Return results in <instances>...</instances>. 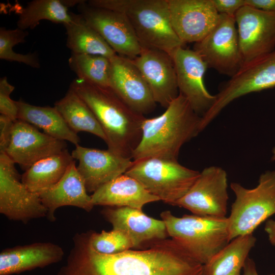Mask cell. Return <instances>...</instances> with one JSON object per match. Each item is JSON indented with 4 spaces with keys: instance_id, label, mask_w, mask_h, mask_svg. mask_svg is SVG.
Returning <instances> with one entry per match:
<instances>
[{
    "instance_id": "6da1fadb",
    "label": "cell",
    "mask_w": 275,
    "mask_h": 275,
    "mask_svg": "<svg viewBox=\"0 0 275 275\" xmlns=\"http://www.w3.org/2000/svg\"><path fill=\"white\" fill-rule=\"evenodd\" d=\"M57 275H204V265L173 239L153 240L141 250L106 255L91 245L88 231L77 233Z\"/></svg>"
},
{
    "instance_id": "7a4b0ae2",
    "label": "cell",
    "mask_w": 275,
    "mask_h": 275,
    "mask_svg": "<svg viewBox=\"0 0 275 275\" xmlns=\"http://www.w3.org/2000/svg\"><path fill=\"white\" fill-rule=\"evenodd\" d=\"M69 88L95 115L105 134L107 149L131 159L141 140L144 116L131 109L110 87L97 86L76 78Z\"/></svg>"
},
{
    "instance_id": "3957f363",
    "label": "cell",
    "mask_w": 275,
    "mask_h": 275,
    "mask_svg": "<svg viewBox=\"0 0 275 275\" xmlns=\"http://www.w3.org/2000/svg\"><path fill=\"white\" fill-rule=\"evenodd\" d=\"M201 121L202 117L179 94L161 115L145 118L133 160L151 157L178 160L182 146L201 132Z\"/></svg>"
},
{
    "instance_id": "277c9868",
    "label": "cell",
    "mask_w": 275,
    "mask_h": 275,
    "mask_svg": "<svg viewBox=\"0 0 275 275\" xmlns=\"http://www.w3.org/2000/svg\"><path fill=\"white\" fill-rule=\"evenodd\" d=\"M87 3L125 14L143 48L169 53L185 44L173 29L168 0H90Z\"/></svg>"
},
{
    "instance_id": "5b68a950",
    "label": "cell",
    "mask_w": 275,
    "mask_h": 275,
    "mask_svg": "<svg viewBox=\"0 0 275 275\" xmlns=\"http://www.w3.org/2000/svg\"><path fill=\"white\" fill-rule=\"evenodd\" d=\"M169 236L201 264L207 263L230 241L228 217L160 214Z\"/></svg>"
},
{
    "instance_id": "8992f818",
    "label": "cell",
    "mask_w": 275,
    "mask_h": 275,
    "mask_svg": "<svg viewBox=\"0 0 275 275\" xmlns=\"http://www.w3.org/2000/svg\"><path fill=\"white\" fill-rule=\"evenodd\" d=\"M230 186L235 196L228 217L231 241L239 236L252 234L275 214V170L262 173L254 188H245L238 182H231Z\"/></svg>"
},
{
    "instance_id": "52a82bcc",
    "label": "cell",
    "mask_w": 275,
    "mask_h": 275,
    "mask_svg": "<svg viewBox=\"0 0 275 275\" xmlns=\"http://www.w3.org/2000/svg\"><path fill=\"white\" fill-rule=\"evenodd\" d=\"M200 173L182 166L178 160L151 157L133 161L125 174L138 180L160 200L175 206L189 190Z\"/></svg>"
},
{
    "instance_id": "ba28073f",
    "label": "cell",
    "mask_w": 275,
    "mask_h": 275,
    "mask_svg": "<svg viewBox=\"0 0 275 275\" xmlns=\"http://www.w3.org/2000/svg\"><path fill=\"white\" fill-rule=\"evenodd\" d=\"M275 87V50L244 64L215 95V102L202 117V131L234 100Z\"/></svg>"
},
{
    "instance_id": "9c48e42d",
    "label": "cell",
    "mask_w": 275,
    "mask_h": 275,
    "mask_svg": "<svg viewBox=\"0 0 275 275\" xmlns=\"http://www.w3.org/2000/svg\"><path fill=\"white\" fill-rule=\"evenodd\" d=\"M235 17L219 14L215 27L194 50L202 58L208 68L233 76L243 65Z\"/></svg>"
},
{
    "instance_id": "30bf717a",
    "label": "cell",
    "mask_w": 275,
    "mask_h": 275,
    "mask_svg": "<svg viewBox=\"0 0 275 275\" xmlns=\"http://www.w3.org/2000/svg\"><path fill=\"white\" fill-rule=\"evenodd\" d=\"M15 163L0 153V212L10 220L27 223L47 216L38 193L20 181Z\"/></svg>"
},
{
    "instance_id": "8fae6325",
    "label": "cell",
    "mask_w": 275,
    "mask_h": 275,
    "mask_svg": "<svg viewBox=\"0 0 275 275\" xmlns=\"http://www.w3.org/2000/svg\"><path fill=\"white\" fill-rule=\"evenodd\" d=\"M77 6L79 14L117 54L132 60L141 53L143 48L125 14L91 6L85 1Z\"/></svg>"
},
{
    "instance_id": "7c38bea8",
    "label": "cell",
    "mask_w": 275,
    "mask_h": 275,
    "mask_svg": "<svg viewBox=\"0 0 275 275\" xmlns=\"http://www.w3.org/2000/svg\"><path fill=\"white\" fill-rule=\"evenodd\" d=\"M228 186L227 174L224 169L216 166L206 167L175 206L186 209L195 215L226 216Z\"/></svg>"
},
{
    "instance_id": "4fadbf2b",
    "label": "cell",
    "mask_w": 275,
    "mask_h": 275,
    "mask_svg": "<svg viewBox=\"0 0 275 275\" xmlns=\"http://www.w3.org/2000/svg\"><path fill=\"white\" fill-rule=\"evenodd\" d=\"M235 19L243 64L274 51L275 13L245 5Z\"/></svg>"
},
{
    "instance_id": "5bb4252c",
    "label": "cell",
    "mask_w": 275,
    "mask_h": 275,
    "mask_svg": "<svg viewBox=\"0 0 275 275\" xmlns=\"http://www.w3.org/2000/svg\"><path fill=\"white\" fill-rule=\"evenodd\" d=\"M175 67L179 94L189 102L194 110L203 117L215 100L207 90L204 76L207 66L194 49L178 47L170 53Z\"/></svg>"
},
{
    "instance_id": "9a60e30c",
    "label": "cell",
    "mask_w": 275,
    "mask_h": 275,
    "mask_svg": "<svg viewBox=\"0 0 275 275\" xmlns=\"http://www.w3.org/2000/svg\"><path fill=\"white\" fill-rule=\"evenodd\" d=\"M66 149L65 141L41 132L29 123L17 119L5 153L25 171L37 161Z\"/></svg>"
},
{
    "instance_id": "2e32d148",
    "label": "cell",
    "mask_w": 275,
    "mask_h": 275,
    "mask_svg": "<svg viewBox=\"0 0 275 275\" xmlns=\"http://www.w3.org/2000/svg\"><path fill=\"white\" fill-rule=\"evenodd\" d=\"M171 23L185 44L196 43L216 25L219 14L212 0H168Z\"/></svg>"
},
{
    "instance_id": "e0dca14e",
    "label": "cell",
    "mask_w": 275,
    "mask_h": 275,
    "mask_svg": "<svg viewBox=\"0 0 275 275\" xmlns=\"http://www.w3.org/2000/svg\"><path fill=\"white\" fill-rule=\"evenodd\" d=\"M112 64L109 87L131 109L144 115L152 112L156 102L132 60L116 54Z\"/></svg>"
},
{
    "instance_id": "ac0fdd59",
    "label": "cell",
    "mask_w": 275,
    "mask_h": 275,
    "mask_svg": "<svg viewBox=\"0 0 275 275\" xmlns=\"http://www.w3.org/2000/svg\"><path fill=\"white\" fill-rule=\"evenodd\" d=\"M132 61L147 83L156 103L166 108L179 94L170 54L158 49L143 48Z\"/></svg>"
},
{
    "instance_id": "d6986e66",
    "label": "cell",
    "mask_w": 275,
    "mask_h": 275,
    "mask_svg": "<svg viewBox=\"0 0 275 275\" xmlns=\"http://www.w3.org/2000/svg\"><path fill=\"white\" fill-rule=\"evenodd\" d=\"M71 155L78 161L77 169L89 193H93L101 186L125 174L133 164L131 159L108 149L89 148L79 145L75 146Z\"/></svg>"
},
{
    "instance_id": "ffe728a7",
    "label": "cell",
    "mask_w": 275,
    "mask_h": 275,
    "mask_svg": "<svg viewBox=\"0 0 275 275\" xmlns=\"http://www.w3.org/2000/svg\"><path fill=\"white\" fill-rule=\"evenodd\" d=\"M102 213L113 229L121 231L129 238L133 248L139 249L148 242L166 239L169 236L162 219L150 217L142 210L127 207L107 208Z\"/></svg>"
},
{
    "instance_id": "44dd1931",
    "label": "cell",
    "mask_w": 275,
    "mask_h": 275,
    "mask_svg": "<svg viewBox=\"0 0 275 275\" xmlns=\"http://www.w3.org/2000/svg\"><path fill=\"white\" fill-rule=\"evenodd\" d=\"M38 194L47 210L46 217L50 222L56 220L55 212L61 207L72 206L90 212L94 206L74 160L58 182Z\"/></svg>"
},
{
    "instance_id": "7402d4cb",
    "label": "cell",
    "mask_w": 275,
    "mask_h": 275,
    "mask_svg": "<svg viewBox=\"0 0 275 275\" xmlns=\"http://www.w3.org/2000/svg\"><path fill=\"white\" fill-rule=\"evenodd\" d=\"M63 249L51 242H36L6 249L0 253V275H11L60 262Z\"/></svg>"
},
{
    "instance_id": "603a6c76",
    "label": "cell",
    "mask_w": 275,
    "mask_h": 275,
    "mask_svg": "<svg viewBox=\"0 0 275 275\" xmlns=\"http://www.w3.org/2000/svg\"><path fill=\"white\" fill-rule=\"evenodd\" d=\"M91 197L94 206L127 207L139 210L148 203L160 200L138 180L126 174L101 186Z\"/></svg>"
},
{
    "instance_id": "cb8c5ba5",
    "label": "cell",
    "mask_w": 275,
    "mask_h": 275,
    "mask_svg": "<svg viewBox=\"0 0 275 275\" xmlns=\"http://www.w3.org/2000/svg\"><path fill=\"white\" fill-rule=\"evenodd\" d=\"M16 104L17 119L42 129L55 139L69 141L75 146L79 145V136L68 126L55 107L33 105L21 100L16 101Z\"/></svg>"
},
{
    "instance_id": "d4e9b609",
    "label": "cell",
    "mask_w": 275,
    "mask_h": 275,
    "mask_svg": "<svg viewBox=\"0 0 275 275\" xmlns=\"http://www.w3.org/2000/svg\"><path fill=\"white\" fill-rule=\"evenodd\" d=\"M256 241L253 233L232 239L204 265V275H241L249 253Z\"/></svg>"
},
{
    "instance_id": "484cf974",
    "label": "cell",
    "mask_w": 275,
    "mask_h": 275,
    "mask_svg": "<svg viewBox=\"0 0 275 275\" xmlns=\"http://www.w3.org/2000/svg\"><path fill=\"white\" fill-rule=\"evenodd\" d=\"M71 19L64 24L66 46L74 54L100 55L112 59L117 54L79 14L71 12Z\"/></svg>"
},
{
    "instance_id": "4316f807",
    "label": "cell",
    "mask_w": 275,
    "mask_h": 275,
    "mask_svg": "<svg viewBox=\"0 0 275 275\" xmlns=\"http://www.w3.org/2000/svg\"><path fill=\"white\" fill-rule=\"evenodd\" d=\"M73 161L66 149L35 163L24 172L21 181L30 190L38 193L58 182Z\"/></svg>"
},
{
    "instance_id": "83f0119b",
    "label": "cell",
    "mask_w": 275,
    "mask_h": 275,
    "mask_svg": "<svg viewBox=\"0 0 275 275\" xmlns=\"http://www.w3.org/2000/svg\"><path fill=\"white\" fill-rule=\"evenodd\" d=\"M54 107L74 132H88L106 142L105 134L95 115L72 89L69 88L65 95L56 102Z\"/></svg>"
},
{
    "instance_id": "f1b7e54d",
    "label": "cell",
    "mask_w": 275,
    "mask_h": 275,
    "mask_svg": "<svg viewBox=\"0 0 275 275\" xmlns=\"http://www.w3.org/2000/svg\"><path fill=\"white\" fill-rule=\"evenodd\" d=\"M71 19V12L61 0H33L19 12L17 26L25 31L35 28L42 20L65 24Z\"/></svg>"
},
{
    "instance_id": "f546056e",
    "label": "cell",
    "mask_w": 275,
    "mask_h": 275,
    "mask_svg": "<svg viewBox=\"0 0 275 275\" xmlns=\"http://www.w3.org/2000/svg\"><path fill=\"white\" fill-rule=\"evenodd\" d=\"M68 64L77 78L97 86L109 87L111 59L100 55L71 53Z\"/></svg>"
},
{
    "instance_id": "4dcf8cb0",
    "label": "cell",
    "mask_w": 275,
    "mask_h": 275,
    "mask_svg": "<svg viewBox=\"0 0 275 275\" xmlns=\"http://www.w3.org/2000/svg\"><path fill=\"white\" fill-rule=\"evenodd\" d=\"M28 35L26 31L16 28L13 30L0 28V59L10 62L23 63L34 68H39L40 63L36 52L21 54L15 52L13 47L25 42Z\"/></svg>"
},
{
    "instance_id": "1f68e13d",
    "label": "cell",
    "mask_w": 275,
    "mask_h": 275,
    "mask_svg": "<svg viewBox=\"0 0 275 275\" xmlns=\"http://www.w3.org/2000/svg\"><path fill=\"white\" fill-rule=\"evenodd\" d=\"M89 240L92 247L97 252L112 255L133 248L129 238L121 231L113 229L97 233L89 231Z\"/></svg>"
},
{
    "instance_id": "d6a6232c",
    "label": "cell",
    "mask_w": 275,
    "mask_h": 275,
    "mask_svg": "<svg viewBox=\"0 0 275 275\" xmlns=\"http://www.w3.org/2000/svg\"><path fill=\"white\" fill-rule=\"evenodd\" d=\"M15 87L4 76L0 79V113L10 118L13 121L17 119L18 107L16 101L10 97Z\"/></svg>"
},
{
    "instance_id": "836d02e7",
    "label": "cell",
    "mask_w": 275,
    "mask_h": 275,
    "mask_svg": "<svg viewBox=\"0 0 275 275\" xmlns=\"http://www.w3.org/2000/svg\"><path fill=\"white\" fill-rule=\"evenodd\" d=\"M219 14L235 17L237 12L245 4V0H212Z\"/></svg>"
},
{
    "instance_id": "e575fe53",
    "label": "cell",
    "mask_w": 275,
    "mask_h": 275,
    "mask_svg": "<svg viewBox=\"0 0 275 275\" xmlns=\"http://www.w3.org/2000/svg\"><path fill=\"white\" fill-rule=\"evenodd\" d=\"M14 121L6 115H0V153H5L9 145Z\"/></svg>"
},
{
    "instance_id": "d590c367",
    "label": "cell",
    "mask_w": 275,
    "mask_h": 275,
    "mask_svg": "<svg viewBox=\"0 0 275 275\" xmlns=\"http://www.w3.org/2000/svg\"><path fill=\"white\" fill-rule=\"evenodd\" d=\"M247 6L275 13V0H245Z\"/></svg>"
},
{
    "instance_id": "8d00e7d4",
    "label": "cell",
    "mask_w": 275,
    "mask_h": 275,
    "mask_svg": "<svg viewBox=\"0 0 275 275\" xmlns=\"http://www.w3.org/2000/svg\"><path fill=\"white\" fill-rule=\"evenodd\" d=\"M264 230L270 244L275 246V220L268 219L265 223Z\"/></svg>"
},
{
    "instance_id": "74e56055",
    "label": "cell",
    "mask_w": 275,
    "mask_h": 275,
    "mask_svg": "<svg viewBox=\"0 0 275 275\" xmlns=\"http://www.w3.org/2000/svg\"><path fill=\"white\" fill-rule=\"evenodd\" d=\"M242 271V275H259L254 261L249 257L245 261ZM267 275H275V274L270 273Z\"/></svg>"
},
{
    "instance_id": "f35d334b",
    "label": "cell",
    "mask_w": 275,
    "mask_h": 275,
    "mask_svg": "<svg viewBox=\"0 0 275 275\" xmlns=\"http://www.w3.org/2000/svg\"><path fill=\"white\" fill-rule=\"evenodd\" d=\"M62 3L68 8L70 7H73L80 4L83 1L80 0H63Z\"/></svg>"
},
{
    "instance_id": "ab89813d",
    "label": "cell",
    "mask_w": 275,
    "mask_h": 275,
    "mask_svg": "<svg viewBox=\"0 0 275 275\" xmlns=\"http://www.w3.org/2000/svg\"><path fill=\"white\" fill-rule=\"evenodd\" d=\"M271 160H275V147H273L272 149V156L271 157Z\"/></svg>"
}]
</instances>
